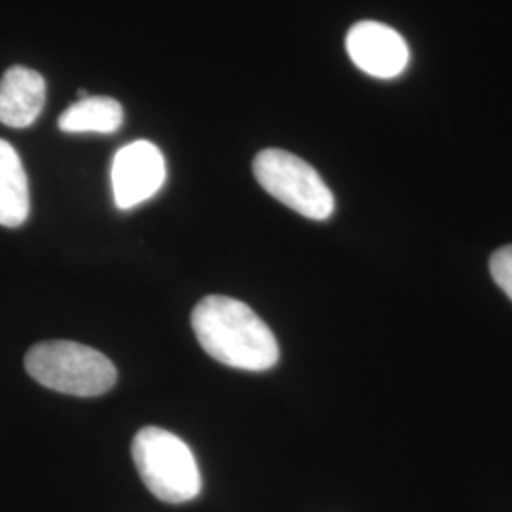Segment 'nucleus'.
I'll use <instances>...</instances> for the list:
<instances>
[{"instance_id":"1","label":"nucleus","mask_w":512,"mask_h":512,"mask_svg":"<svg viewBox=\"0 0 512 512\" xmlns=\"http://www.w3.org/2000/svg\"><path fill=\"white\" fill-rule=\"evenodd\" d=\"M192 329L205 353L222 365L264 372L279 361L274 332L234 298L217 294L203 298L192 313Z\"/></svg>"},{"instance_id":"2","label":"nucleus","mask_w":512,"mask_h":512,"mask_svg":"<svg viewBox=\"0 0 512 512\" xmlns=\"http://www.w3.org/2000/svg\"><path fill=\"white\" fill-rule=\"evenodd\" d=\"M141 480L165 503H186L202 492V475L188 444L162 427L141 429L131 446Z\"/></svg>"},{"instance_id":"3","label":"nucleus","mask_w":512,"mask_h":512,"mask_svg":"<svg viewBox=\"0 0 512 512\" xmlns=\"http://www.w3.org/2000/svg\"><path fill=\"white\" fill-rule=\"evenodd\" d=\"M25 368L38 384L74 397H99L116 384V368L97 349L76 342H42L29 349Z\"/></svg>"},{"instance_id":"4","label":"nucleus","mask_w":512,"mask_h":512,"mask_svg":"<svg viewBox=\"0 0 512 512\" xmlns=\"http://www.w3.org/2000/svg\"><path fill=\"white\" fill-rule=\"evenodd\" d=\"M256 181L277 202L311 220H327L334 213V196L321 175L287 150L258 152L253 164Z\"/></svg>"},{"instance_id":"5","label":"nucleus","mask_w":512,"mask_h":512,"mask_svg":"<svg viewBox=\"0 0 512 512\" xmlns=\"http://www.w3.org/2000/svg\"><path fill=\"white\" fill-rule=\"evenodd\" d=\"M112 194L118 209L128 211L148 202L165 183V160L150 141H135L120 148L110 169Z\"/></svg>"},{"instance_id":"6","label":"nucleus","mask_w":512,"mask_h":512,"mask_svg":"<svg viewBox=\"0 0 512 512\" xmlns=\"http://www.w3.org/2000/svg\"><path fill=\"white\" fill-rule=\"evenodd\" d=\"M346 48L357 69L382 80L401 76L410 63V48L403 35L380 21L355 23L346 37Z\"/></svg>"},{"instance_id":"7","label":"nucleus","mask_w":512,"mask_h":512,"mask_svg":"<svg viewBox=\"0 0 512 512\" xmlns=\"http://www.w3.org/2000/svg\"><path fill=\"white\" fill-rule=\"evenodd\" d=\"M46 103V80L27 67H12L0 80V124L29 128Z\"/></svg>"},{"instance_id":"8","label":"nucleus","mask_w":512,"mask_h":512,"mask_svg":"<svg viewBox=\"0 0 512 512\" xmlns=\"http://www.w3.org/2000/svg\"><path fill=\"white\" fill-rule=\"evenodd\" d=\"M31 211L29 183L16 148L0 139V226L18 228Z\"/></svg>"},{"instance_id":"9","label":"nucleus","mask_w":512,"mask_h":512,"mask_svg":"<svg viewBox=\"0 0 512 512\" xmlns=\"http://www.w3.org/2000/svg\"><path fill=\"white\" fill-rule=\"evenodd\" d=\"M124 122V109L112 97H86L59 116L65 133H114Z\"/></svg>"},{"instance_id":"10","label":"nucleus","mask_w":512,"mask_h":512,"mask_svg":"<svg viewBox=\"0 0 512 512\" xmlns=\"http://www.w3.org/2000/svg\"><path fill=\"white\" fill-rule=\"evenodd\" d=\"M490 272L495 283L512 300V245L497 249L490 258Z\"/></svg>"}]
</instances>
